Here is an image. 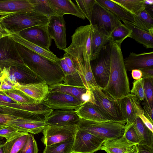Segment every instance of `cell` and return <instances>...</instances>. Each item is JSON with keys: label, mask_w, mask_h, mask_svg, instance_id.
Returning <instances> with one entry per match:
<instances>
[{"label": "cell", "mask_w": 153, "mask_h": 153, "mask_svg": "<svg viewBox=\"0 0 153 153\" xmlns=\"http://www.w3.org/2000/svg\"><path fill=\"white\" fill-rule=\"evenodd\" d=\"M75 111L80 118L93 121H109L94 104L90 102L84 103Z\"/></svg>", "instance_id": "27"}, {"label": "cell", "mask_w": 153, "mask_h": 153, "mask_svg": "<svg viewBox=\"0 0 153 153\" xmlns=\"http://www.w3.org/2000/svg\"><path fill=\"white\" fill-rule=\"evenodd\" d=\"M143 108L144 115L153 123V106L149 105L145 101Z\"/></svg>", "instance_id": "48"}, {"label": "cell", "mask_w": 153, "mask_h": 153, "mask_svg": "<svg viewBox=\"0 0 153 153\" xmlns=\"http://www.w3.org/2000/svg\"><path fill=\"white\" fill-rule=\"evenodd\" d=\"M126 124L117 122L97 121L80 118L77 128L103 138L105 140L123 136L125 129Z\"/></svg>", "instance_id": "5"}, {"label": "cell", "mask_w": 153, "mask_h": 153, "mask_svg": "<svg viewBox=\"0 0 153 153\" xmlns=\"http://www.w3.org/2000/svg\"><path fill=\"white\" fill-rule=\"evenodd\" d=\"M50 112V109L45 106L38 109L29 110L0 105V113L39 121H44V117L48 115Z\"/></svg>", "instance_id": "18"}, {"label": "cell", "mask_w": 153, "mask_h": 153, "mask_svg": "<svg viewBox=\"0 0 153 153\" xmlns=\"http://www.w3.org/2000/svg\"><path fill=\"white\" fill-rule=\"evenodd\" d=\"M33 7V11L48 18L52 16H59L49 4L48 0H29Z\"/></svg>", "instance_id": "37"}, {"label": "cell", "mask_w": 153, "mask_h": 153, "mask_svg": "<svg viewBox=\"0 0 153 153\" xmlns=\"http://www.w3.org/2000/svg\"><path fill=\"white\" fill-rule=\"evenodd\" d=\"M87 90L85 88L70 85L62 83L49 86L50 92H58L66 94L81 101L82 96Z\"/></svg>", "instance_id": "32"}, {"label": "cell", "mask_w": 153, "mask_h": 153, "mask_svg": "<svg viewBox=\"0 0 153 153\" xmlns=\"http://www.w3.org/2000/svg\"><path fill=\"white\" fill-rule=\"evenodd\" d=\"M10 126L19 131L27 132L33 134L42 132L46 126L44 121L23 119L11 124Z\"/></svg>", "instance_id": "29"}, {"label": "cell", "mask_w": 153, "mask_h": 153, "mask_svg": "<svg viewBox=\"0 0 153 153\" xmlns=\"http://www.w3.org/2000/svg\"><path fill=\"white\" fill-rule=\"evenodd\" d=\"M36 142L33 134H29L24 146L18 153H38Z\"/></svg>", "instance_id": "42"}, {"label": "cell", "mask_w": 153, "mask_h": 153, "mask_svg": "<svg viewBox=\"0 0 153 153\" xmlns=\"http://www.w3.org/2000/svg\"><path fill=\"white\" fill-rule=\"evenodd\" d=\"M4 146V143L0 145V153H5Z\"/></svg>", "instance_id": "57"}, {"label": "cell", "mask_w": 153, "mask_h": 153, "mask_svg": "<svg viewBox=\"0 0 153 153\" xmlns=\"http://www.w3.org/2000/svg\"><path fill=\"white\" fill-rule=\"evenodd\" d=\"M140 70L142 73V78L153 79V67L145 68Z\"/></svg>", "instance_id": "51"}, {"label": "cell", "mask_w": 153, "mask_h": 153, "mask_svg": "<svg viewBox=\"0 0 153 153\" xmlns=\"http://www.w3.org/2000/svg\"><path fill=\"white\" fill-rule=\"evenodd\" d=\"M145 102L150 106H153V79H144Z\"/></svg>", "instance_id": "43"}, {"label": "cell", "mask_w": 153, "mask_h": 153, "mask_svg": "<svg viewBox=\"0 0 153 153\" xmlns=\"http://www.w3.org/2000/svg\"><path fill=\"white\" fill-rule=\"evenodd\" d=\"M144 1L146 6L153 5V0H144Z\"/></svg>", "instance_id": "56"}, {"label": "cell", "mask_w": 153, "mask_h": 153, "mask_svg": "<svg viewBox=\"0 0 153 153\" xmlns=\"http://www.w3.org/2000/svg\"><path fill=\"white\" fill-rule=\"evenodd\" d=\"M91 90L94 96V105L109 121L126 123L122 115L119 100L110 97L98 86Z\"/></svg>", "instance_id": "6"}, {"label": "cell", "mask_w": 153, "mask_h": 153, "mask_svg": "<svg viewBox=\"0 0 153 153\" xmlns=\"http://www.w3.org/2000/svg\"><path fill=\"white\" fill-rule=\"evenodd\" d=\"M24 119L25 118L12 115L0 113V129L10 126L11 124Z\"/></svg>", "instance_id": "46"}, {"label": "cell", "mask_w": 153, "mask_h": 153, "mask_svg": "<svg viewBox=\"0 0 153 153\" xmlns=\"http://www.w3.org/2000/svg\"><path fill=\"white\" fill-rule=\"evenodd\" d=\"M19 131L12 126H9L0 129V140L5 138L8 140Z\"/></svg>", "instance_id": "47"}, {"label": "cell", "mask_w": 153, "mask_h": 153, "mask_svg": "<svg viewBox=\"0 0 153 153\" xmlns=\"http://www.w3.org/2000/svg\"><path fill=\"white\" fill-rule=\"evenodd\" d=\"M131 74L133 78L135 80L139 79L142 77V73L140 69L132 70Z\"/></svg>", "instance_id": "54"}, {"label": "cell", "mask_w": 153, "mask_h": 153, "mask_svg": "<svg viewBox=\"0 0 153 153\" xmlns=\"http://www.w3.org/2000/svg\"><path fill=\"white\" fill-rule=\"evenodd\" d=\"M51 7L58 13L59 16H63L66 14L74 15L81 19L85 18L78 6L69 0H48Z\"/></svg>", "instance_id": "23"}, {"label": "cell", "mask_w": 153, "mask_h": 153, "mask_svg": "<svg viewBox=\"0 0 153 153\" xmlns=\"http://www.w3.org/2000/svg\"><path fill=\"white\" fill-rule=\"evenodd\" d=\"M110 69L108 82L102 91L108 97L118 100L130 93V84L121 50L122 43L109 42Z\"/></svg>", "instance_id": "1"}, {"label": "cell", "mask_w": 153, "mask_h": 153, "mask_svg": "<svg viewBox=\"0 0 153 153\" xmlns=\"http://www.w3.org/2000/svg\"><path fill=\"white\" fill-rule=\"evenodd\" d=\"M0 105L15 108L32 110L42 108L45 106L42 103L36 102L30 104H22L18 103H12L3 102L0 101Z\"/></svg>", "instance_id": "44"}, {"label": "cell", "mask_w": 153, "mask_h": 153, "mask_svg": "<svg viewBox=\"0 0 153 153\" xmlns=\"http://www.w3.org/2000/svg\"><path fill=\"white\" fill-rule=\"evenodd\" d=\"M74 137L59 143L46 146L43 153H72Z\"/></svg>", "instance_id": "36"}, {"label": "cell", "mask_w": 153, "mask_h": 153, "mask_svg": "<svg viewBox=\"0 0 153 153\" xmlns=\"http://www.w3.org/2000/svg\"><path fill=\"white\" fill-rule=\"evenodd\" d=\"M132 125L141 139L140 144L153 147V132L144 124L139 117H136Z\"/></svg>", "instance_id": "33"}, {"label": "cell", "mask_w": 153, "mask_h": 153, "mask_svg": "<svg viewBox=\"0 0 153 153\" xmlns=\"http://www.w3.org/2000/svg\"><path fill=\"white\" fill-rule=\"evenodd\" d=\"M48 18L33 11H25L1 16L0 23L12 34L18 33L33 27L47 25Z\"/></svg>", "instance_id": "3"}, {"label": "cell", "mask_w": 153, "mask_h": 153, "mask_svg": "<svg viewBox=\"0 0 153 153\" xmlns=\"http://www.w3.org/2000/svg\"><path fill=\"white\" fill-rule=\"evenodd\" d=\"M144 124L152 132H153V123L146 117L144 114L140 115L139 116Z\"/></svg>", "instance_id": "52"}, {"label": "cell", "mask_w": 153, "mask_h": 153, "mask_svg": "<svg viewBox=\"0 0 153 153\" xmlns=\"http://www.w3.org/2000/svg\"><path fill=\"white\" fill-rule=\"evenodd\" d=\"M131 30L125 25L122 24L114 30L110 36V40L122 43L131 35Z\"/></svg>", "instance_id": "39"}, {"label": "cell", "mask_w": 153, "mask_h": 153, "mask_svg": "<svg viewBox=\"0 0 153 153\" xmlns=\"http://www.w3.org/2000/svg\"><path fill=\"white\" fill-rule=\"evenodd\" d=\"M0 72L12 75L20 84L45 82L23 62L16 60L0 61Z\"/></svg>", "instance_id": "7"}, {"label": "cell", "mask_w": 153, "mask_h": 153, "mask_svg": "<svg viewBox=\"0 0 153 153\" xmlns=\"http://www.w3.org/2000/svg\"><path fill=\"white\" fill-rule=\"evenodd\" d=\"M79 119L73 110H53L44 117L46 126H57L77 125Z\"/></svg>", "instance_id": "16"}, {"label": "cell", "mask_w": 153, "mask_h": 153, "mask_svg": "<svg viewBox=\"0 0 153 153\" xmlns=\"http://www.w3.org/2000/svg\"><path fill=\"white\" fill-rule=\"evenodd\" d=\"M77 125L61 126H46L42 131L41 140L46 146L59 143L74 137Z\"/></svg>", "instance_id": "12"}, {"label": "cell", "mask_w": 153, "mask_h": 153, "mask_svg": "<svg viewBox=\"0 0 153 153\" xmlns=\"http://www.w3.org/2000/svg\"><path fill=\"white\" fill-rule=\"evenodd\" d=\"M126 153H137L136 147L133 150Z\"/></svg>", "instance_id": "58"}, {"label": "cell", "mask_w": 153, "mask_h": 153, "mask_svg": "<svg viewBox=\"0 0 153 153\" xmlns=\"http://www.w3.org/2000/svg\"><path fill=\"white\" fill-rule=\"evenodd\" d=\"M77 5L85 17L91 22L93 9L96 0H76Z\"/></svg>", "instance_id": "40"}, {"label": "cell", "mask_w": 153, "mask_h": 153, "mask_svg": "<svg viewBox=\"0 0 153 153\" xmlns=\"http://www.w3.org/2000/svg\"><path fill=\"white\" fill-rule=\"evenodd\" d=\"M0 101L6 103H17L2 91H0Z\"/></svg>", "instance_id": "53"}, {"label": "cell", "mask_w": 153, "mask_h": 153, "mask_svg": "<svg viewBox=\"0 0 153 153\" xmlns=\"http://www.w3.org/2000/svg\"><path fill=\"white\" fill-rule=\"evenodd\" d=\"M42 103L53 110H73L79 108L84 102L64 93L50 92Z\"/></svg>", "instance_id": "11"}, {"label": "cell", "mask_w": 153, "mask_h": 153, "mask_svg": "<svg viewBox=\"0 0 153 153\" xmlns=\"http://www.w3.org/2000/svg\"><path fill=\"white\" fill-rule=\"evenodd\" d=\"M2 79L3 78L2 76V74L1 72H0V85H1Z\"/></svg>", "instance_id": "59"}, {"label": "cell", "mask_w": 153, "mask_h": 153, "mask_svg": "<svg viewBox=\"0 0 153 153\" xmlns=\"http://www.w3.org/2000/svg\"><path fill=\"white\" fill-rule=\"evenodd\" d=\"M137 145L129 141L123 136L105 140L100 150H104L107 153H126L133 150Z\"/></svg>", "instance_id": "21"}, {"label": "cell", "mask_w": 153, "mask_h": 153, "mask_svg": "<svg viewBox=\"0 0 153 153\" xmlns=\"http://www.w3.org/2000/svg\"><path fill=\"white\" fill-rule=\"evenodd\" d=\"M124 62L126 71L153 67V52L140 54L131 52L124 59Z\"/></svg>", "instance_id": "19"}, {"label": "cell", "mask_w": 153, "mask_h": 153, "mask_svg": "<svg viewBox=\"0 0 153 153\" xmlns=\"http://www.w3.org/2000/svg\"><path fill=\"white\" fill-rule=\"evenodd\" d=\"M96 1L109 10L120 20H124L133 23L134 19L133 15L111 0H96Z\"/></svg>", "instance_id": "30"}, {"label": "cell", "mask_w": 153, "mask_h": 153, "mask_svg": "<svg viewBox=\"0 0 153 153\" xmlns=\"http://www.w3.org/2000/svg\"><path fill=\"white\" fill-rule=\"evenodd\" d=\"M134 22L133 23L137 27L153 33V19L145 10L137 15H133Z\"/></svg>", "instance_id": "35"}, {"label": "cell", "mask_w": 153, "mask_h": 153, "mask_svg": "<svg viewBox=\"0 0 153 153\" xmlns=\"http://www.w3.org/2000/svg\"><path fill=\"white\" fill-rule=\"evenodd\" d=\"M2 92L18 104H30L37 102L18 89H14Z\"/></svg>", "instance_id": "38"}, {"label": "cell", "mask_w": 153, "mask_h": 153, "mask_svg": "<svg viewBox=\"0 0 153 153\" xmlns=\"http://www.w3.org/2000/svg\"><path fill=\"white\" fill-rule=\"evenodd\" d=\"M48 31L57 48L61 50L66 48L67 42L65 22L63 16H52L48 18Z\"/></svg>", "instance_id": "15"}, {"label": "cell", "mask_w": 153, "mask_h": 153, "mask_svg": "<svg viewBox=\"0 0 153 153\" xmlns=\"http://www.w3.org/2000/svg\"><path fill=\"white\" fill-rule=\"evenodd\" d=\"M25 11H33V6L29 0H0L1 16Z\"/></svg>", "instance_id": "22"}, {"label": "cell", "mask_w": 153, "mask_h": 153, "mask_svg": "<svg viewBox=\"0 0 153 153\" xmlns=\"http://www.w3.org/2000/svg\"><path fill=\"white\" fill-rule=\"evenodd\" d=\"M16 42L10 36L0 39V61L7 60L23 62L16 47Z\"/></svg>", "instance_id": "24"}, {"label": "cell", "mask_w": 153, "mask_h": 153, "mask_svg": "<svg viewBox=\"0 0 153 153\" xmlns=\"http://www.w3.org/2000/svg\"><path fill=\"white\" fill-rule=\"evenodd\" d=\"M29 133L19 131L10 139L4 143L5 153H18L25 143Z\"/></svg>", "instance_id": "31"}, {"label": "cell", "mask_w": 153, "mask_h": 153, "mask_svg": "<svg viewBox=\"0 0 153 153\" xmlns=\"http://www.w3.org/2000/svg\"><path fill=\"white\" fill-rule=\"evenodd\" d=\"M12 33L6 30L0 23V39L6 36H10Z\"/></svg>", "instance_id": "55"}, {"label": "cell", "mask_w": 153, "mask_h": 153, "mask_svg": "<svg viewBox=\"0 0 153 153\" xmlns=\"http://www.w3.org/2000/svg\"><path fill=\"white\" fill-rule=\"evenodd\" d=\"M123 136L129 141L137 145L141 142V139L132 125L125 128Z\"/></svg>", "instance_id": "45"}, {"label": "cell", "mask_w": 153, "mask_h": 153, "mask_svg": "<svg viewBox=\"0 0 153 153\" xmlns=\"http://www.w3.org/2000/svg\"><path fill=\"white\" fill-rule=\"evenodd\" d=\"M103 138L78 129L74 137L72 153H94L100 150Z\"/></svg>", "instance_id": "10"}, {"label": "cell", "mask_w": 153, "mask_h": 153, "mask_svg": "<svg viewBox=\"0 0 153 153\" xmlns=\"http://www.w3.org/2000/svg\"><path fill=\"white\" fill-rule=\"evenodd\" d=\"M23 62L49 86L62 83L64 73L58 62H53L16 43Z\"/></svg>", "instance_id": "2"}, {"label": "cell", "mask_w": 153, "mask_h": 153, "mask_svg": "<svg viewBox=\"0 0 153 153\" xmlns=\"http://www.w3.org/2000/svg\"><path fill=\"white\" fill-rule=\"evenodd\" d=\"M64 74L63 83L78 87L85 88L71 56L65 53L57 62Z\"/></svg>", "instance_id": "17"}, {"label": "cell", "mask_w": 153, "mask_h": 153, "mask_svg": "<svg viewBox=\"0 0 153 153\" xmlns=\"http://www.w3.org/2000/svg\"><path fill=\"white\" fill-rule=\"evenodd\" d=\"M93 31L92 36L91 59V61L96 59L105 44L110 40V36L92 25Z\"/></svg>", "instance_id": "26"}, {"label": "cell", "mask_w": 153, "mask_h": 153, "mask_svg": "<svg viewBox=\"0 0 153 153\" xmlns=\"http://www.w3.org/2000/svg\"><path fill=\"white\" fill-rule=\"evenodd\" d=\"M123 118L126 122V128L132 125L136 117L144 114L140 100L135 95L130 93L119 100Z\"/></svg>", "instance_id": "13"}, {"label": "cell", "mask_w": 153, "mask_h": 153, "mask_svg": "<svg viewBox=\"0 0 153 153\" xmlns=\"http://www.w3.org/2000/svg\"><path fill=\"white\" fill-rule=\"evenodd\" d=\"M15 89L22 91L38 102H42L50 92L49 86L45 82L26 84H19Z\"/></svg>", "instance_id": "20"}, {"label": "cell", "mask_w": 153, "mask_h": 153, "mask_svg": "<svg viewBox=\"0 0 153 153\" xmlns=\"http://www.w3.org/2000/svg\"><path fill=\"white\" fill-rule=\"evenodd\" d=\"M10 36L16 43L53 62H57L59 59V58L51 51L46 50L28 41L17 33H12Z\"/></svg>", "instance_id": "28"}, {"label": "cell", "mask_w": 153, "mask_h": 153, "mask_svg": "<svg viewBox=\"0 0 153 153\" xmlns=\"http://www.w3.org/2000/svg\"><path fill=\"white\" fill-rule=\"evenodd\" d=\"M91 64L92 74L95 82L102 89L107 85L110 69V48L105 46L99 56Z\"/></svg>", "instance_id": "9"}, {"label": "cell", "mask_w": 153, "mask_h": 153, "mask_svg": "<svg viewBox=\"0 0 153 153\" xmlns=\"http://www.w3.org/2000/svg\"><path fill=\"white\" fill-rule=\"evenodd\" d=\"M16 86L13 85L3 78V79L0 85V91L15 89Z\"/></svg>", "instance_id": "50"}, {"label": "cell", "mask_w": 153, "mask_h": 153, "mask_svg": "<svg viewBox=\"0 0 153 153\" xmlns=\"http://www.w3.org/2000/svg\"><path fill=\"white\" fill-rule=\"evenodd\" d=\"M17 34L28 41L50 51L51 39L48 31L47 25L33 27L24 30Z\"/></svg>", "instance_id": "14"}, {"label": "cell", "mask_w": 153, "mask_h": 153, "mask_svg": "<svg viewBox=\"0 0 153 153\" xmlns=\"http://www.w3.org/2000/svg\"><path fill=\"white\" fill-rule=\"evenodd\" d=\"M130 92L136 96L140 101L145 100L144 79L143 78L134 80L133 82L132 88Z\"/></svg>", "instance_id": "41"}, {"label": "cell", "mask_w": 153, "mask_h": 153, "mask_svg": "<svg viewBox=\"0 0 153 153\" xmlns=\"http://www.w3.org/2000/svg\"><path fill=\"white\" fill-rule=\"evenodd\" d=\"M137 153H153V147L139 144L136 146Z\"/></svg>", "instance_id": "49"}, {"label": "cell", "mask_w": 153, "mask_h": 153, "mask_svg": "<svg viewBox=\"0 0 153 153\" xmlns=\"http://www.w3.org/2000/svg\"><path fill=\"white\" fill-rule=\"evenodd\" d=\"M93 31V25L91 23L77 28L71 36V44L63 50L73 59L91 62Z\"/></svg>", "instance_id": "4"}, {"label": "cell", "mask_w": 153, "mask_h": 153, "mask_svg": "<svg viewBox=\"0 0 153 153\" xmlns=\"http://www.w3.org/2000/svg\"><path fill=\"white\" fill-rule=\"evenodd\" d=\"M131 31V38L146 48H153V33L140 29L129 21L121 20Z\"/></svg>", "instance_id": "25"}, {"label": "cell", "mask_w": 153, "mask_h": 153, "mask_svg": "<svg viewBox=\"0 0 153 153\" xmlns=\"http://www.w3.org/2000/svg\"><path fill=\"white\" fill-rule=\"evenodd\" d=\"M132 15H137L146 8L144 0H111Z\"/></svg>", "instance_id": "34"}, {"label": "cell", "mask_w": 153, "mask_h": 153, "mask_svg": "<svg viewBox=\"0 0 153 153\" xmlns=\"http://www.w3.org/2000/svg\"><path fill=\"white\" fill-rule=\"evenodd\" d=\"M90 23L96 25L98 29L109 36L114 30L123 24L117 17L97 1Z\"/></svg>", "instance_id": "8"}]
</instances>
